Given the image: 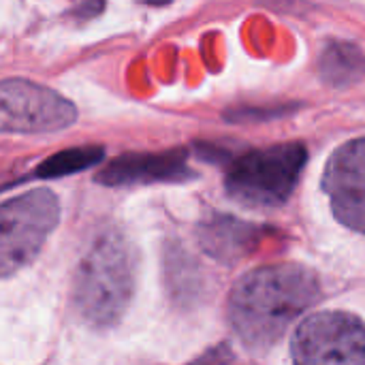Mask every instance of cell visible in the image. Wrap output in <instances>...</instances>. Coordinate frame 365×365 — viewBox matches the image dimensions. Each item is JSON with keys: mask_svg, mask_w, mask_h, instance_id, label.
I'll return each instance as SVG.
<instances>
[{"mask_svg": "<svg viewBox=\"0 0 365 365\" xmlns=\"http://www.w3.org/2000/svg\"><path fill=\"white\" fill-rule=\"evenodd\" d=\"M105 156V148L101 145H81V148H71L64 152H58L53 156H49L47 160H43L34 175L36 178H62V175H71L77 171H83L92 165H96L98 160H103Z\"/></svg>", "mask_w": 365, "mask_h": 365, "instance_id": "8fae6325", "label": "cell"}, {"mask_svg": "<svg viewBox=\"0 0 365 365\" xmlns=\"http://www.w3.org/2000/svg\"><path fill=\"white\" fill-rule=\"evenodd\" d=\"M143 4H152V6H163V4H169L171 0H141Z\"/></svg>", "mask_w": 365, "mask_h": 365, "instance_id": "7c38bea8", "label": "cell"}, {"mask_svg": "<svg viewBox=\"0 0 365 365\" xmlns=\"http://www.w3.org/2000/svg\"><path fill=\"white\" fill-rule=\"evenodd\" d=\"M323 188L336 218L344 227L365 233V137L344 143L331 154Z\"/></svg>", "mask_w": 365, "mask_h": 365, "instance_id": "52a82bcc", "label": "cell"}, {"mask_svg": "<svg viewBox=\"0 0 365 365\" xmlns=\"http://www.w3.org/2000/svg\"><path fill=\"white\" fill-rule=\"evenodd\" d=\"M60 220L58 197L36 188L13 197L0 207V272L2 278L26 267L43 248Z\"/></svg>", "mask_w": 365, "mask_h": 365, "instance_id": "277c9868", "label": "cell"}, {"mask_svg": "<svg viewBox=\"0 0 365 365\" xmlns=\"http://www.w3.org/2000/svg\"><path fill=\"white\" fill-rule=\"evenodd\" d=\"M321 297L312 269L280 263L244 274L229 297V323L248 351H267Z\"/></svg>", "mask_w": 365, "mask_h": 365, "instance_id": "6da1fadb", "label": "cell"}, {"mask_svg": "<svg viewBox=\"0 0 365 365\" xmlns=\"http://www.w3.org/2000/svg\"><path fill=\"white\" fill-rule=\"evenodd\" d=\"M135 263L126 240L107 231L96 237L83 255L73 284L79 314L94 327L118 323L133 297Z\"/></svg>", "mask_w": 365, "mask_h": 365, "instance_id": "7a4b0ae2", "label": "cell"}, {"mask_svg": "<svg viewBox=\"0 0 365 365\" xmlns=\"http://www.w3.org/2000/svg\"><path fill=\"white\" fill-rule=\"evenodd\" d=\"M297 364H365V323L349 312H319L293 334Z\"/></svg>", "mask_w": 365, "mask_h": 365, "instance_id": "5b68a950", "label": "cell"}, {"mask_svg": "<svg viewBox=\"0 0 365 365\" xmlns=\"http://www.w3.org/2000/svg\"><path fill=\"white\" fill-rule=\"evenodd\" d=\"M75 120V105L45 86L26 79H4L0 86V128L4 133H53Z\"/></svg>", "mask_w": 365, "mask_h": 365, "instance_id": "8992f818", "label": "cell"}, {"mask_svg": "<svg viewBox=\"0 0 365 365\" xmlns=\"http://www.w3.org/2000/svg\"><path fill=\"white\" fill-rule=\"evenodd\" d=\"M192 171L186 163L184 150L169 152H145V154H124L113 158L101 173L98 182L105 186H126V184H150V182H173L186 180Z\"/></svg>", "mask_w": 365, "mask_h": 365, "instance_id": "ba28073f", "label": "cell"}, {"mask_svg": "<svg viewBox=\"0 0 365 365\" xmlns=\"http://www.w3.org/2000/svg\"><path fill=\"white\" fill-rule=\"evenodd\" d=\"M259 227L233 220V218H216L214 225H205L201 229V242L207 252H212L218 259H235L244 257L246 248H252L250 244L257 237Z\"/></svg>", "mask_w": 365, "mask_h": 365, "instance_id": "30bf717a", "label": "cell"}, {"mask_svg": "<svg viewBox=\"0 0 365 365\" xmlns=\"http://www.w3.org/2000/svg\"><path fill=\"white\" fill-rule=\"evenodd\" d=\"M319 73L323 81H327L334 88L353 86L365 75L364 51L353 43L334 41L321 53Z\"/></svg>", "mask_w": 365, "mask_h": 365, "instance_id": "9c48e42d", "label": "cell"}, {"mask_svg": "<svg viewBox=\"0 0 365 365\" xmlns=\"http://www.w3.org/2000/svg\"><path fill=\"white\" fill-rule=\"evenodd\" d=\"M308 152L302 143H280L235 158L227 171L229 197L248 207L282 205L297 186Z\"/></svg>", "mask_w": 365, "mask_h": 365, "instance_id": "3957f363", "label": "cell"}]
</instances>
